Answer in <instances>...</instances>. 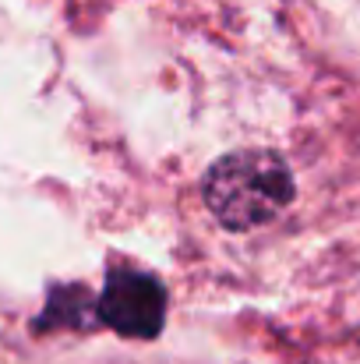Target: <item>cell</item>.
I'll return each mask as SVG.
<instances>
[{"label": "cell", "mask_w": 360, "mask_h": 364, "mask_svg": "<svg viewBox=\"0 0 360 364\" xmlns=\"http://www.w3.org/2000/svg\"><path fill=\"white\" fill-rule=\"evenodd\" d=\"M293 198V177L276 152L247 149L223 156L205 181V202L230 230H251L283 213Z\"/></svg>", "instance_id": "1"}, {"label": "cell", "mask_w": 360, "mask_h": 364, "mask_svg": "<svg viewBox=\"0 0 360 364\" xmlns=\"http://www.w3.org/2000/svg\"><path fill=\"white\" fill-rule=\"evenodd\" d=\"M96 315L120 336L152 340L163 329V318H166L163 287L141 269L117 265L107 276V287L96 301Z\"/></svg>", "instance_id": "2"}]
</instances>
